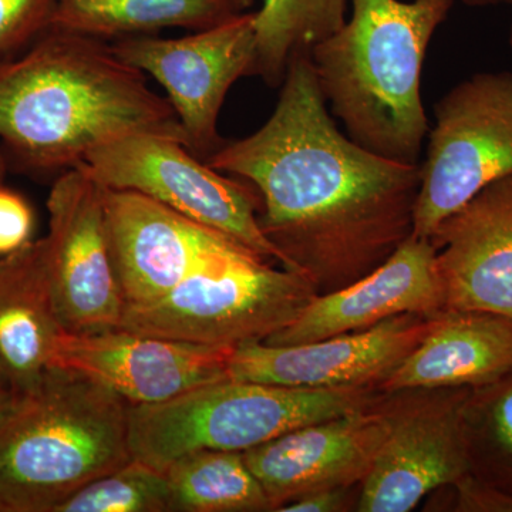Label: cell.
Listing matches in <instances>:
<instances>
[{
	"label": "cell",
	"mask_w": 512,
	"mask_h": 512,
	"mask_svg": "<svg viewBox=\"0 0 512 512\" xmlns=\"http://www.w3.org/2000/svg\"><path fill=\"white\" fill-rule=\"evenodd\" d=\"M512 29V28H511Z\"/></svg>",
	"instance_id": "cell-34"
},
{
	"label": "cell",
	"mask_w": 512,
	"mask_h": 512,
	"mask_svg": "<svg viewBox=\"0 0 512 512\" xmlns=\"http://www.w3.org/2000/svg\"><path fill=\"white\" fill-rule=\"evenodd\" d=\"M269 262L247 249L161 298L126 306L119 329L215 348L265 342L319 295L299 272Z\"/></svg>",
	"instance_id": "cell-6"
},
{
	"label": "cell",
	"mask_w": 512,
	"mask_h": 512,
	"mask_svg": "<svg viewBox=\"0 0 512 512\" xmlns=\"http://www.w3.org/2000/svg\"><path fill=\"white\" fill-rule=\"evenodd\" d=\"M3 174H5V164H3L2 157H0V183H2Z\"/></svg>",
	"instance_id": "cell-31"
},
{
	"label": "cell",
	"mask_w": 512,
	"mask_h": 512,
	"mask_svg": "<svg viewBox=\"0 0 512 512\" xmlns=\"http://www.w3.org/2000/svg\"><path fill=\"white\" fill-rule=\"evenodd\" d=\"M468 8H495V6H510L512 8V0H458Z\"/></svg>",
	"instance_id": "cell-29"
},
{
	"label": "cell",
	"mask_w": 512,
	"mask_h": 512,
	"mask_svg": "<svg viewBox=\"0 0 512 512\" xmlns=\"http://www.w3.org/2000/svg\"><path fill=\"white\" fill-rule=\"evenodd\" d=\"M512 373V319L481 311H444L417 348L377 389L480 387Z\"/></svg>",
	"instance_id": "cell-18"
},
{
	"label": "cell",
	"mask_w": 512,
	"mask_h": 512,
	"mask_svg": "<svg viewBox=\"0 0 512 512\" xmlns=\"http://www.w3.org/2000/svg\"><path fill=\"white\" fill-rule=\"evenodd\" d=\"M164 474L170 512L272 511L264 487L239 451H192L173 461Z\"/></svg>",
	"instance_id": "cell-22"
},
{
	"label": "cell",
	"mask_w": 512,
	"mask_h": 512,
	"mask_svg": "<svg viewBox=\"0 0 512 512\" xmlns=\"http://www.w3.org/2000/svg\"><path fill=\"white\" fill-rule=\"evenodd\" d=\"M510 45H511V49H512V29H511V32H510Z\"/></svg>",
	"instance_id": "cell-33"
},
{
	"label": "cell",
	"mask_w": 512,
	"mask_h": 512,
	"mask_svg": "<svg viewBox=\"0 0 512 512\" xmlns=\"http://www.w3.org/2000/svg\"><path fill=\"white\" fill-rule=\"evenodd\" d=\"M128 407L96 380L49 367L0 426V512H55L128 463Z\"/></svg>",
	"instance_id": "cell-4"
},
{
	"label": "cell",
	"mask_w": 512,
	"mask_h": 512,
	"mask_svg": "<svg viewBox=\"0 0 512 512\" xmlns=\"http://www.w3.org/2000/svg\"><path fill=\"white\" fill-rule=\"evenodd\" d=\"M35 214L18 192L0 183V256L12 254L32 241Z\"/></svg>",
	"instance_id": "cell-26"
},
{
	"label": "cell",
	"mask_w": 512,
	"mask_h": 512,
	"mask_svg": "<svg viewBox=\"0 0 512 512\" xmlns=\"http://www.w3.org/2000/svg\"><path fill=\"white\" fill-rule=\"evenodd\" d=\"M413 392L390 404L392 430L362 481L357 511L409 512L426 495L468 476L463 409L470 387Z\"/></svg>",
	"instance_id": "cell-11"
},
{
	"label": "cell",
	"mask_w": 512,
	"mask_h": 512,
	"mask_svg": "<svg viewBox=\"0 0 512 512\" xmlns=\"http://www.w3.org/2000/svg\"><path fill=\"white\" fill-rule=\"evenodd\" d=\"M107 188L86 165L63 171L47 198V265L64 332L119 329L126 301L111 252Z\"/></svg>",
	"instance_id": "cell-10"
},
{
	"label": "cell",
	"mask_w": 512,
	"mask_h": 512,
	"mask_svg": "<svg viewBox=\"0 0 512 512\" xmlns=\"http://www.w3.org/2000/svg\"><path fill=\"white\" fill-rule=\"evenodd\" d=\"M59 0H0V59H5L50 29Z\"/></svg>",
	"instance_id": "cell-25"
},
{
	"label": "cell",
	"mask_w": 512,
	"mask_h": 512,
	"mask_svg": "<svg viewBox=\"0 0 512 512\" xmlns=\"http://www.w3.org/2000/svg\"><path fill=\"white\" fill-rule=\"evenodd\" d=\"M349 488H329V490L313 491L292 501L282 512H336L346 510Z\"/></svg>",
	"instance_id": "cell-27"
},
{
	"label": "cell",
	"mask_w": 512,
	"mask_h": 512,
	"mask_svg": "<svg viewBox=\"0 0 512 512\" xmlns=\"http://www.w3.org/2000/svg\"><path fill=\"white\" fill-rule=\"evenodd\" d=\"M106 212L126 306L161 298L191 276L249 249L140 192L107 188Z\"/></svg>",
	"instance_id": "cell-12"
},
{
	"label": "cell",
	"mask_w": 512,
	"mask_h": 512,
	"mask_svg": "<svg viewBox=\"0 0 512 512\" xmlns=\"http://www.w3.org/2000/svg\"><path fill=\"white\" fill-rule=\"evenodd\" d=\"M111 47L160 83L195 156L207 160L225 143L218 131L224 101L235 82L255 70V12H239L175 39L131 36L114 40Z\"/></svg>",
	"instance_id": "cell-9"
},
{
	"label": "cell",
	"mask_w": 512,
	"mask_h": 512,
	"mask_svg": "<svg viewBox=\"0 0 512 512\" xmlns=\"http://www.w3.org/2000/svg\"><path fill=\"white\" fill-rule=\"evenodd\" d=\"M232 352L124 329L64 332L50 367L82 373L119 394L128 406H148L225 379Z\"/></svg>",
	"instance_id": "cell-14"
},
{
	"label": "cell",
	"mask_w": 512,
	"mask_h": 512,
	"mask_svg": "<svg viewBox=\"0 0 512 512\" xmlns=\"http://www.w3.org/2000/svg\"><path fill=\"white\" fill-rule=\"evenodd\" d=\"M413 235L430 238L441 222L487 185L512 175V72L461 80L434 109Z\"/></svg>",
	"instance_id": "cell-7"
},
{
	"label": "cell",
	"mask_w": 512,
	"mask_h": 512,
	"mask_svg": "<svg viewBox=\"0 0 512 512\" xmlns=\"http://www.w3.org/2000/svg\"><path fill=\"white\" fill-rule=\"evenodd\" d=\"M170 490L163 471L137 458L84 485L55 512H168Z\"/></svg>",
	"instance_id": "cell-24"
},
{
	"label": "cell",
	"mask_w": 512,
	"mask_h": 512,
	"mask_svg": "<svg viewBox=\"0 0 512 512\" xmlns=\"http://www.w3.org/2000/svg\"><path fill=\"white\" fill-rule=\"evenodd\" d=\"M444 311L512 319V175L487 185L431 234Z\"/></svg>",
	"instance_id": "cell-17"
},
{
	"label": "cell",
	"mask_w": 512,
	"mask_h": 512,
	"mask_svg": "<svg viewBox=\"0 0 512 512\" xmlns=\"http://www.w3.org/2000/svg\"><path fill=\"white\" fill-rule=\"evenodd\" d=\"M144 133L188 147L167 97L106 40L50 28L0 59V140L30 170L63 173Z\"/></svg>",
	"instance_id": "cell-2"
},
{
	"label": "cell",
	"mask_w": 512,
	"mask_h": 512,
	"mask_svg": "<svg viewBox=\"0 0 512 512\" xmlns=\"http://www.w3.org/2000/svg\"><path fill=\"white\" fill-rule=\"evenodd\" d=\"M352 16L309 52L346 136L390 160L419 164L429 134L421 99L427 50L456 0H349Z\"/></svg>",
	"instance_id": "cell-3"
},
{
	"label": "cell",
	"mask_w": 512,
	"mask_h": 512,
	"mask_svg": "<svg viewBox=\"0 0 512 512\" xmlns=\"http://www.w3.org/2000/svg\"><path fill=\"white\" fill-rule=\"evenodd\" d=\"M463 431L477 510L512 512V373L470 389Z\"/></svg>",
	"instance_id": "cell-21"
},
{
	"label": "cell",
	"mask_w": 512,
	"mask_h": 512,
	"mask_svg": "<svg viewBox=\"0 0 512 512\" xmlns=\"http://www.w3.org/2000/svg\"><path fill=\"white\" fill-rule=\"evenodd\" d=\"M373 387H289L225 379L167 402L128 407L131 457L165 471L200 450L245 451L372 406Z\"/></svg>",
	"instance_id": "cell-5"
},
{
	"label": "cell",
	"mask_w": 512,
	"mask_h": 512,
	"mask_svg": "<svg viewBox=\"0 0 512 512\" xmlns=\"http://www.w3.org/2000/svg\"><path fill=\"white\" fill-rule=\"evenodd\" d=\"M444 312L443 289L430 238L412 237L372 272L338 291L316 295L291 325L265 340L288 346L359 332L403 313Z\"/></svg>",
	"instance_id": "cell-16"
},
{
	"label": "cell",
	"mask_w": 512,
	"mask_h": 512,
	"mask_svg": "<svg viewBox=\"0 0 512 512\" xmlns=\"http://www.w3.org/2000/svg\"><path fill=\"white\" fill-rule=\"evenodd\" d=\"M205 161L254 185L266 238L319 295L363 278L412 237L419 164L379 156L339 130L309 53L289 62L271 117Z\"/></svg>",
	"instance_id": "cell-1"
},
{
	"label": "cell",
	"mask_w": 512,
	"mask_h": 512,
	"mask_svg": "<svg viewBox=\"0 0 512 512\" xmlns=\"http://www.w3.org/2000/svg\"><path fill=\"white\" fill-rule=\"evenodd\" d=\"M232 3H234L235 6L239 10H242V12H245V10L251 8L252 5L256 2V0H231Z\"/></svg>",
	"instance_id": "cell-30"
},
{
	"label": "cell",
	"mask_w": 512,
	"mask_h": 512,
	"mask_svg": "<svg viewBox=\"0 0 512 512\" xmlns=\"http://www.w3.org/2000/svg\"><path fill=\"white\" fill-rule=\"evenodd\" d=\"M20 396L8 384L0 386V426L15 412Z\"/></svg>",
	"instance_id": "cell-28"
},
{
	"label": "cell",
	"mask_w": 512,
	"mask_h": 512,
	"mask_svg": "<svg viewBox=\"0 0 512 512\" xmlns=\"http://www.w3.org/2000/svg\"><path fill=\"white\" fill-rule=\"evenodd\" d=\"M349 0H262L256 13L258 74L272 87L281 86L293 56L342 28Z\"/></svg>",
	"instance_id": "cell-23"
},
{
	"label": "cell",
	"mask_w": 512,
	"mask_h": 512,
	"mask_svg": "<svg viewBox=\"0 0 512 512\" xmlns=\"http://www.w3.org/2000/svg\"><path fill=\"white\" fill-rule=\"evenodd\" d=\"M3 384H8V380H6L5 375H3L2 369H0V386H3Z\"/></svg>",
	"instance_id": "cell-32"
},
{
	"label": "cell",
	"mask_w": 512,
	"mask_h": 512,
	"mask_svg": "<svg viewBox=\"0 0 512 512\" xmlns=\"http://www.w3.org/2000/svg\"><path fill=\"white\" fill-rule=\"evenodd\" d=\"M392 430L389 404L309 424L282 434L244 457L272 511L313 491L362 483Z\"/></svg>",
	"instance_id": "cell-15"
},
{
	"label": "cell",
	"mask_w": 512,
	"mask_h": 512,
	"mask_svg": "<svg viewBox=\"0 0 512 512\" xmlns=\"http://www.w3.org/2000/svg\"><path fill=\"white\" fill-rule=\"evenodd\" d=\"M436 316L403 313L359 332L301 345L234 349L227 377L289 387L379 386L433 328Z\"/></svg>",
	"instance_id": "cell-13"
},
{
	"label": "cell",
	"mask_w": 512,
	"mask_h": 512,
	"mask_svg": "<svg viewBox=\"0 0 512 512\" xmlns=\"http://www.w3.org/2000/svg\"><path fill=\"white\" fill-rule=\"evenodd\" d=\"M239 12L231 0H59L50 28L107 42L165 29L194 32Z\"/></svg>",
	"instance_id": "cell-20"
},
{
	"label": "cell",
	"mask_w": 512,
	"mask_h": 512,
	"mask_svg": "<svg viewBox=\"0 0 512 512\" xmlns=\"http://www.w3.org/2000/svg\"><path fill=\"white\" fill-rule=\"evenodd\" d=\"M83 164L104 187L140 192L284 266L259 224L254 192L204 163L183 140L134 134L93 151Z\"/></svg>",
	"instance_id": "cell-8"
},
{
	"label": "cell",
	"mask_w": 512,
	"mask_h": 512,
	"mask_svg": "<svg viewBox=\"0 0 512 512\" xmlns=\"http://www.w3.org/2000/svg\"><path fill=\"white\" fill-rule=\"evenodd\" d=\"M63 333L45 238L0 256V369L19 396L42 380Z\"/></svg>",
	"instance_id": "cell-19"
}]
</instances>
